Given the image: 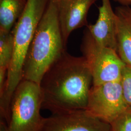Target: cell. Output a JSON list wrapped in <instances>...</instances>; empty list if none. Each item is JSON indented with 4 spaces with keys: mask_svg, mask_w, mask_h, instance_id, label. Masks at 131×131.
Segmentation results:
<instances>
[{
    "mask_svg": "<svg viewBox=\"0 0 131 131\" xmlns=\"http://www.w3.org/2000/svg\"><path fill=\"white\" fill-rule=\"evenodd\" d=\"M93 78L83 56L64 52L43 75L42 108L52 114L86 109Z\"/></svg>",
    "mask_w": 131,
    "mask_h": 131,
    "instance_id": "cell-1",
    "label": "cell"
},
{
    "mask_svg": "<svg viewBox=\"0 0 131 131\" xmlns=\"http://www.w3.org/2000/svg\"><path fill=\"white\" fill-rule=\"evenodd\" d=\"M56 0H51L38 25L24 62L23 79L39 84L52 64L66 52Z\"/></svg>",
    "mask_w": 131,
    "mask_h": 131,
    "instance_id": "cell-2",
    "label": "cell"
},
{
    "mask_svg": "<svg viewBox=\"0 0 131 131\" xmlns=\"http://www.w3.org/2000/svg\"><path fill=\"white\" fill-rule=\"evenodd\" d=\"M51 0H28L24 12L12 32L13 57L8 70L5 90L0 96L1 115L7 117L14 91L23 79L24 62L38 25Z\"/></svg>",
    "mask_w": 131,
    "mask_h": 131,
    "instance_id": "cell-3",
    "label": "cell"
},
{
    "mask_svg": "<svg viewBox=\"0 0 131 131\" xmlns=\"http://www.w3.org/2000/svg\"><path fill=\"white\" fill-rule=\"evenodd\" d=\"M42 95L39 84L22 79L14 91L7 124L1 121V131H39L44 117L40 114Z\"/></svg>",
    "mask_w": 131,
    "mask_h": 131,
    "instance_id": "cell-4",
    "label": "cell"
},
{
    "mask_svg": "<svg viewBox=\"0 0 131 131\" xmlns=\"http://www.w3.org/2000/svg\"><path fill=\"white\" fill-rule=\"evenodd\" d=\"M81 51L91 71L93 85L121 81L125 64L115 50L96 42L87 29Z\"/></svg>",
    "mask_w": 131,
    "mask_h": 131,
    "instance_id": "cell-5",
    "label": "cell"
},
{
    "mask_svg": "<svg viewBox=\"0 0 131 131\" xmlns=\"http://www.w3.org/2000/svg\"><path fill=\"white\" fill-rule=\"evenodd\" d=\"M129 108L121 81L91 88L86 110L94 116L110 124Z\"/></svg>",
    "mask_w": 131,
    "mask_h": 131,
    "instance_id": "cell-6",
    "label": "cell"
},
{
    "mask_svg": "<svg viewBox=\"0 0 131 131\" xmlns=\"http://www.w3.org/2000/svg\"><path fill=\"white\" fill-rule=\"evenodd\" d=\"M39 131H111V125L81 109L45 117Z\"/></svg>",
    "mask_w": 131,
    "mask_h": 131,
    "instance_id": "cell-7",
    "label": "cell"
},
{
    "mask_svg": "<svg viewBox=\"0 0 131 131\" xmlns=\"http://www.w3.org/2000/svg\"><path fill=\"white\" fill-rule=\"evenodd\" d=\"M96 1L56 0L59 23L66 45L73 31L88 25L87 17L89 11Z\"/></svg>",
    "mask_w": 131,
    "mask_h": 131,
    "instance_id": "cell-8",
    "label": "cell"
},
{
    "mask_svg": "<svg viewBox=\"0 0 131 131\" xmlns=\"http://www.w3.org/2000/svg\"><path fill=\"white\" fill-rule=\"evenodd\" d=\"M102 2L96 23L88 25L87 30L99 44L117 52V15L113 9L110 0Z\"/></svg>",
    "mask_w": 131,
    "mask_h": 131,
    "instance_id": "cell-9",
    "label": "cell"
},
{
    "mask_svg": "<svg viewBox=\"0 0 131 131\" xmlns=\"http://www.w3.org/2000/svg\"><path fill=\"white\" fill-rule=\"evenodd\" d=\"M117 52L125 65L131 67V8H116Z\"/></svg>",
    "mask_w": 131,
    "mask_h": 131,
    "instance_id": "cell-10",
    "label": "cell"
},
{
    "mask_svg": "<svg viewBox=\"0 0 131 131\" xmlns=\"http://www.w3.org/2000/svg\"><path fill=\"white\" fill-rule=\"evenodd\" d=\"M28 0H0V32H10L24 12Z\"/></svg>",
    "mask_w": 131,
    "mask_h": 131,
    "instance_id": "cell-11",
    "label": "cell"
},
{
    "mask_svg": "<svg viewBox=\"0 0 131 131\" xmlns=\"http://www.w3.org/2000/svg\"><path fill=\"white\" fill-rule=\"evenodd\" d=\"M14 52V38L12 31L0 32V68L8 70Z\"/></svg>",
    "mask_w": 131,
    "mask_h": 131,
    "instance_id": "cell-12",
    "label": "cell"
},
{
    "mask_svg": "<svg viewBox=\"0 0 131 131\" xmlns=\"http://www.w3.org/2000/svg\"><path fill=\"white\" fill-rule=\"evenodd\" d=\"M111 131H131V108L110 124Z\"/></svg>",
    "mask_w": 131,
    "mask_h": 131,
    "instance_id": "cell-13",
    "label": "cell"
},
{
    "mask_svg": "<svg viewBox=\"0 0 131 131\" xmlns=\"http://www.w3.org/2000/svg\"><path fill=\"white\" fill-rule=\"evenodd\" d=\"M124 98L129 107L131 108V67L125 65L121 80Z\"/></svg>",
    "mask_w": 131,
    "mask_h": 131,
    "instance_id": "cell-14",
    "label": "cell"
},
{
    "mask_svg": "<svg viewBox=\"0 0 131 131\" xmlns=\"http://www.w3.org/2000/svg\"><path fill=\"white\" fill-rule=\"evenodd\" d=\"M117 2L119 3L122 5L129 6L131 5V0H114Z\"/></svg>",
    "mask_w": 131,
    "mask_h": 131,
    "instance_id": "cell-15",
    "label": "cell"
}]
</instances>
